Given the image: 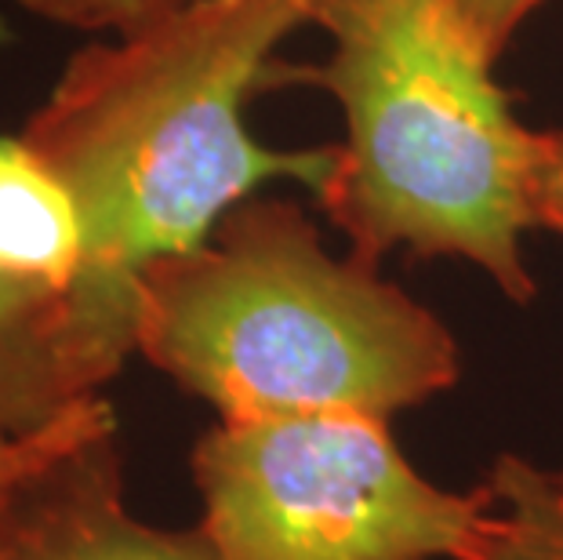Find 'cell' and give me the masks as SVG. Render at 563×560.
<instances>
[{"instance_id": "cell-2", "label": "cell", "mask_w": 563, "mask_h": 560, "mask_svg": "<svg viewBox=\"0 0 563 560\" xmlns=\"http://www.w3.org/2000/svg\"><path fill=\"white\" fill-rule=\"evenodd\" d=\"M331 58L302 80L342 102L345 142L317 189L378 270L389 248L459 255L512 303L534 299L520 237L545 230L542 131L512 117L490 58L451 0H309Z\"/></svg>"}, {"instance_id": "cell-6", "label": "cell", "mask_w": 563, "mask_h": 560, "mask_svg": "<svg viewBox=\"0 0 563 560\" xmlns=\"http://www.w3.org/2000/svg\"><path fill=\"white\" fill-rule=\"evenodd\" d=\"M131 350L77 288L55 292L0 273V444L95 400Z\"/></svg>"}, {"instance_id": "cell-10", "label": "cell", "mask_w": 563, "mask_h": 560, "mask_svg": "<svg viewBox=\"0 0 563 560\" xmlns=\"http://www.w3.org/2000/svg\"><path fill=\"white\" fill-rule=\"evenodd\" d=\"M30 15H41L55 26L88 33H124L142 22L161 19L167 11L186 8L189 0H15Z\"/></svg>"}, {"instance_id": "cell-13", "label": "cell", "mask_w": 563, "mask_h": 560, "mask_svg": "<svg viewBox=\"0 0 563 560\" xmlns=\"http://www.w3.org/2000/svg\"><path fill=\"white\" fill-rule=\"evenodd\" d=\"M0 41H4V22H0Z\"/></svg>"}, {"instance_id": "cell-5", "label": "cell", "mask_w": 563, "mask_h": 560, "mask_svg": "<svg viewBox=\"0 0 563 560\" xmlns=\"http://www.w3.org/2000/svg\"><path fill=\"white\" fill-rule=\"evenodd\" d=\"M0 560H222L197 531H164L131 517L117 455V419L88 433L22 487L0 535Z\"/></svg>"}, {"instance_id": "cell-11", "label": "cell", "mask_w": 563, "mask_h": 560, "mask_svg": "<svg viewBox=\"0 0 563 560\" xmlns=\"http://www.w3.org/2000/svg\"><path fill=\"white\" fill-rule=\"evenodd\" d=\"M465 30L473 33L481 47L498 58L509 47L512 33L523 26V19L542 4V0H451Z\"/></svg>"}, {"instance_id": "cell-1", "label": "cell", "mask_w": 563, "mask_h": 560, "mask_svg": "<svg viewBox=\"0 0 563 560\" xmlns=\"http://www.w3.org/2000/svg\"><path fill=\"white\" fill-rule=\"evenodd\" d=\"M309 22V0H189L88 44L22 128L77 197L84 270L77 295L135 342L139 277L200 248L258 186L320 189L339 146L266 150L244 124L258 91L302 80L277 58Z\"/></svg>"}, {"instance_id": "cell-3", "label": "cell", "mask_w": 563, "mask_h": 560, "mask_svg": "<svg viewBox=\"0 0 563 560\" xmlns=\"http://www.w3.org/2000/svg\"><path fill=\"white\" fill-rule=\"evenodd\" d=\"M135 350L219 419H393L459 378L451 331L375 266L323 252L291 200L247 197L139 277Z\"/></svg>"}, {"instance_id": "cell-7", "label": "cell", "mask_w": 563, "mask_h": 560, "mask_svg": "<svg viewBox=\"0 0 563 560\" xmlns=\"http://www.w3.org/2000/svg\"><path fill=\"white\" fill-rule=\"evenodd\" d=\"M84 248V219L63 175L22 135H0V273L69 292Z\"/></svg>"}, {"instance_id": "cell-8", "label": "cell", "mask_w": 563, "mask_h": 560, "mask_svg": "<svg viewBox=\"0 0 563 560\" xmlns=\"http://www.w3.org/2000/svg\"><path fill=\"white\" fill-rule=\"evenodd\" d=\"M484 487V520L459 560H563V470L501 455Z\"/></svg>"}, {"instance_id": "cell-12", "label": "cell", "mask_w": 563, "mask_h": 560, "mask_svg": "<svg viewBox=\"0 0 563 560\" xmlns=\"http://www.w3.org/2000/svg\"><path fill=\"white\" fill-rule=\"evenodd\" d=\"M538 189H542L545 230L563 233V131H542V172H538Z\"/></svg>"}, {"instance_id": "cell-4", "label": "cell", "mask_w": 563, "mask_h": 560, "mask_svg": "<svg viewBox=\"0 0 563 560\" xmlns=\"http://www.w3.org/2000/svg\"><path fill=\"white\" fill-rule=\"evenodd\" d=\"M194 481L222 560H459L487 509V487L443 492L386 419L342 411L219 419Z\"/></svg>"}, {"instance_id": "cell-9", "label": "cell", "mask_w": 563, "mask_h": 560, "mask_svg": "<svg viewBox=\"0 0 563 560\" xmlns=\"http://www.w3.org/2000/svg\"><path fill=\"white\" fill-rule=\"evenodd\" d=\"M106 411H110V404H106L102 397L84 400L74 411H66L58 422L44 426L41 433L4 440V444H0V535H4V524L19 503L22 487H26L55 455H63L77 437L88 433Z\"/></svg>"}]
</instances>
